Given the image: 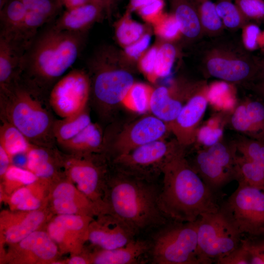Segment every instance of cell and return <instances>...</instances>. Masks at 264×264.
<instances>
[{
  "instance_id": "52",
  "label": "cell",
  "mask_w": 264,
  "mask_h": 264,
  "mask_svg": "<svg viewBox=\"0 0 264 264\" xmlns=\"http://www.w3.org/2000/svg\"><path fill=\"white\" fill-rule=\"evenodd\" d=\"M66 9H71L90 2V0H60Z\"/></svg>"
},
{
  "instance_id": "17",
  "label": "cell",
  "mask_w": 264,
  "mask_h": 264,
  "mask_svg": "<svg viewBox=\"0 0 264 264\" xmlns=\"http://www.w3.org/2000/svg\"><path fill=\"white\" fill-rule=\"evenodd\" d=\"M232 127L244 135L264 142V101L247 98L237 104L229 119Z\"/></svg>"
},
{
  "instance_id": "10",
  "label": "cell",
  "mask_w": 264,
  "mask_h": 264,
  "mask_svg": "<svg viewBox=\"0 0 264 264\" xmlns=\"http://www.w3.org/2000/svg\"><path fill=\"white\" fill-rule=\"evenodd\" d=\"M180 146L175 138L159 139L115 157L113 163L118 171L154 181Z\"/></svg>"
},
{
  "instance_id": "28",
  "label": "cell",
  "mask_w": 264,
  "mask_h": 264,
  "mask_svg": "<svg viewBox=\"0 0 264 264\" xmlns=\"http://www.w3.org/2000/svg\"><path fill=\"white\" fill-rule=\"evenodd\" d=\"M236 180L264 192V163L249 160L242 156L236 158Z\"/></svg>"
},
{
  "instance_id": "37",
  "label": "cell",
  "mask_w": 264,
  "mask_h": 264,
  "mask_svg": "<svg viewBox=\"0 0 264 264\" xmlns=\"http://www.w3.org/2000/svg\"><path fill=\"white\" fill-rule=\"evenodd\" d=\"M176 55V48L170 43L163 44L158 47L155 66V75L157 80L170 74Z\"/></svg>"
},
{
  "instance_id": "33",
  "label": "cell",
  "mask_w": 264,
  "mask_h": 264,
  "mask_svg": "<svg viewBox=\"0 0 264 264\" xmlns=\"http://www.w3.org/2000/svg\"><path fill=\"white\" fill-rule=\"evenodd\" d=\"M75 189L68 182L58 184L53 193V206L59 215L74 214L78 210L74 201Z\"/></svg>"
},
{
  "instance_id": "38",
  "label": "cell",
  "mask_w": 264,
  "mask_h": 264,
  "mask_svg": "<svg viewBox=\"0 0 264 264\" xmlns=\"http://www.w3.org/2000/svg\"><path fill=\"white\" fill-rule=\"evenodd\" d=\"M153 24L155 33L167 41H173L182 34L179 24L173 14H163Z\"/></svg>"
},
{
  "instance_id": "2",
  "label": "cell",
  "mask_w": 264,
  "mask_h": 264,
  "mask_svg": "<svg viewBox=\"0 0 264 264\" xmlns=\"http://www.w3.org/2000/svg\"><path fill=\"white\" fill-rule=\"evenodd\" d=\"M84 33L52 27L37 35L23 55L20 78L44 95L76 61Z\"/></svg>"
},
{
  "instance_id": "25",
  "label": "cell",
  "mask_w": 264,
  "mask_h": 264,
  "mask_svg": "<svg viewBox=\"0 0 264 264\" xmlns=\"http://www.w3.org/2000/svg\"><path fill=\"white\" fill-rule=\"evenodd\" d=\"M0 126V146L12 159L14 156L26 153L32 143L15 126L2 121Z\"/></svg>"
},
{
  "instance_id": "30",
  "label": "cell",
  "mask_w": 264,
  "mask_h": 264,
  "mask_svg": "<svg viewBox=\"0 0 264 264\" xmlns=\"http://www.w3.org/2000/svg\"><path fill=\"white\" fill-rule=\"evenodd\" d=\"M44 214L40 211H32L17 223L9 227L4 233L6 241L10 243L20 242L36 231L43 222Z\"/></svg>"
},
{
  "instance_id": "35",
  "label": "cell",
  "mask_w": 264,
  "mask_h": 264,
  "mask_svg": "<svg viewBox=\"0 0 264 264\" xmlns=\"http://www.w3.org/2000/svg\"><path fill=\"white\" fill-rule=\"evenodd\" d=\"M144 27L133 21L127 14L116 27V38L120 43L127 46L139 39L143 35Z\"/></svg>"
},
{
  "instance_id": "4",
  "label": "cell",
  "mask_w": 264,
  "mask_h": 264,
  "mask_svg": "<svg viewBox=\"0 0 264 264\" xmlns=\"http://www.w3.org/2000/svg\"><path fill=\"white\" fill-rule=\"evenodd\" d=\"M43 96L18 78L0 90V118L17 128L32 144L51 148L56 143L55 120L43 104Z\"/></svg>"
},
{
  "instance_id": "19",
  "label": "cell",
  "mask_w": 264,
  "mask_h": 264,
  "mask_svg": "<svg viewBox=\"0 0 264 264\" xmlns=\"http://www.w3.org/2000/svg\"><path fill=\"white\" fill-rule=\"evenodd\" d=\"M26 49L11 35L0 34V90L20 77L21 65Z\"/></svg>"
},
{
  "instance_id": "43",
  "label": "cell",
  "mask_w": 264,
  "mask_h": 264,
  "mask_svg": "<svg viewBox=\"0 0 264 264\" xmlns=\"http://www.w3.org/2000/svg\"><path fill=\"white\" fill-rule=\"evenodd\" d=\"M2 176L8 181L17 182L24 185L33 184L38 178L33 173L26 168L14 164L10 165Z\"/></svg>"
},
{
  "instance_id": "49",
  "label": "cell",
  "mask_w": 264,
  "mask_h": 264,
  "mask_svg": "<svg viewBox=\"0 0 264 264\" xmlns=\"http://www.w3.org/2000/svg\"><path fill=\"white\" fill-rule=\"evenodd\" d=\"M151 37L149 34H144L139 39L132 44L126 46L127 55L134 59L139 58L148 47Z\"/></svg>"
},
{
  "instance_id": "40",
  "label": "cell",
  "mask_w": 264,
  "mask_h": 264,
  "mask_svg": "<svg viewBox=\"0 0 264 264\" xmlns=\"http://www.w3.org/2000/svg\"><path fill=\"white\" fill-rule=\"evenodd\" d=\"M235 3L248 21L264 20L263 0H236Z\"/></svg>"
},
{
  "instance_id": "56",
  "label": "cell",
  "mask_w": 264,
  "mask_h": 264,
  "mask_svg": "<svg viewBox=\"0 0 264 264\" xmlns=\"http://www.w3.org/2000/svg\"><path fill=\"white\" fill-rule=\"evenodd\" d=\"M144 1V0H130V9L137 11L142 6Z\"/></svg>"
},
{
  "instance_id": "5",
  "label": "cell",
  "mask_w": 264,
  "mask_h": 264,
  "mask_svg": "<svg viewBox=\"0 0 264 264\" xmlns=\"http://www.w3.org/2000/svg\"><path fill=\"white\" fill-rule=\"evenodd\" d=\"M259 62L241 42L222 35L202 46L200 64L208 76L232 84H248L256 78Z\"/></svg>"
},
{
  "instance_id": "12",
  "label": "cell",
  "mask_w": 264,
  "mask_h": 264,
  "mask_svg": "<svg viewBox=\"0 0 264 264\" xmlns=\"http://www.w3.org/2000/svg\"><path fill=\"white\" fill-rule=\"evenodd\" d=\"M91 95L89 75L80 69L70 70L53 86L48 93V103L61 118L78 114L88 107Z\"/></svg>"
},
{
  "instance_id": "8",
  "label": "cell",
  "mask_w": 264,
  "mask_h": 264,
  "mask_svg": "<svg viewBox=\"0 0 264 264\" xmlns=\"http://www.w3.org/2000/svg\"><path fill=\"white\" fill-rule=\"evenodd\" d=\"M236 190L222 203L224 211L239 233L249 238H264V192L239 182Z\"/></svg>"
},
{
  "instance_id": "7",
  "label": "cell",
  "mask_w": 264,
  "mask_h": 264,
  "mask_svg": "<svg viewBox=\"0 0 264 264\" xmlns=\"http://www.w3.org/2000/svg\"><path fill=\"white\" fill-rule=\"evenodd\" d=\"M198 220L173 221L151 242L150 261L154 264H206L198 246Z\"/></svg>"
},
{
  "instance_id": "48",
  "label": "cell",
  "mask_w": 264,
  "mask_h": 264,
  "mask_svg": "<svg viewBox=\"0 0 264 264\" xmlns=\"http://www.w3.org/2000/svg\"><path fill=\"white\" fill-rule=\"evenodd\" d=\"M241 42L248 51L256 49L259 44L261 34L257 26L246 23L242 28Z\"/></svg>"
},
{
  "instance_id": "13",
  "label": "cell",
  "mask_w": 264,
  "mask_h": 264,
  "mask_svg": "<svg viewBox=\"0 0 264 264\" xmlns=\"http://www.w3.org/2000/svg\"><path fill=\"white\" fill-rule=\"evenodd\" d=\"M170 132L166 123L150 113L125 125L112 137L104 134V150L114 158L149 143L165 138Z\"/></svg>"
},
{
  "instance_id": "6",
  "label": "cell",
  "mask_w": 264,
  "mask_h": 264,
  "mask_svg": "<svg viewBox=\"0 0 264 264\" xmlns=\"http://www.w3.org/2000/svg\"><path fill=\"white\" fill-rule=\"evenodd\" d=\"M91 68V94L103 117H107L120 106L142 113L133 91L136 82L133 77L128 71L113 66L110 62L109 52H101L94 59Z\"/></svg>"
},
{
  "instance_id": "42",
  "label": "cell",
  "mask_w": 264,
  "mask_h": 264,
  "mask_svg": "<svg viewBox=\"0 0 264 264\" xmlns=\"http://www.w3.org/2000/svg\"><path fill=\"white\" fill-rule=\"evenodd\" d=\"M27 11H32L50 18L56 14L61 2L53 0H21Z\"/></svg>"
},
{
  "instance_id": "3",
  "label": "cell",
  "mask_w": 264,
  "mask_h": 264,
  "mask_svg": "<svg viewBox=\"0 0 264 264\" xmlns=\"http://www.w3.org/2000/svg\"><path fill=\"white\" fill-rule=\"evenodd\" d=\"M109 184L108 213L123 221L136 235L166 224L167 218L158 203L160 190L154 181L117 171Z\"/></svg>"
},
{
  "instance_id": "44",
  "label": "cell",
  "mask_w": 264,
  "mask_h": 264,
  "mask_svg": "<svg viewBox=\"0 0 264 264\" xmlns=\"http://www.w3.org/2000/svg\"><path fill=\"white\" fill-rule=\"evenodd\" d=\"M223 129L213 128L207 125L199 127L196 141L208 148L220 141L222 138Z\"/></svg>"
},
{
  "instance_id": "22",
  "label": "cell",
  "mask_w": 264,
  "mask_h": 264,
  "mask_svg": "<svg viewBox=\"0 0 264 264\" xmlns=\"http://www.w3.org/2000/svg\"><path fill=\"white\" fill-rule=\"evenodd\" d=\"M103 7L90 1L76 7L66 9L53 26L61 30L84 33L99 18Z\"/></svg>"
},
{
  "instance_id": "53",
  "label": "cell",
  "mask_w": 264,
  "mask_h": 264,
  "mask_svg": "<svg viewBox=\"0 0 264 264\" xmlns=\"http://www.w3.org/2000/svg\"><path fill=\"white\" fill-rule=\"evenodd\" d=\"M256 80H259V82L264 83V58L259 60L258 71L255 81Z\"/></svg>"
},
{
  "instance_id": "21",
  "label": "cell",
  "mask_w": 264,
  "mask_h": 264,
  "mask_svg": "<svg viewBox=\"0 0 264 264\" xmlns=\"http://www.w3.org/2000/svg\"><path fill=\"white\" fill-rule=\"evenodd\" d=\"M191 165L204 182L216 193L235 179L234 175L218 163L205 149L198 151Z\"/></svg>"
},
{
  "instance_id": "26",
  "label": "cell",
  "mask_w": 264,
  "mask_h": 264,
  "mask_svg": "<svg viewBox=\"0 0 264 264\" xmlns=\"http://www.w3.org/2000/svg\"><path fill=\"white\" fill-rule=\"evenodd\" d=\"M53 241L48 234L35 231L20 242V246L40 259L47 261L57 254V248Z\"/></svg>"
},
{
  "instance_id": "20",
  "label": "cell",
  "mask_w": 264,
  "mask_h": 264,
  "mask_svg": "<svg viewBox=\"0 0 264 264\" xmlns=\"http://www.w3.org/2000/svg\"><path fill=\"white\" fill-rule=\"evenodd\" d=\"M151 242L135 240L125 245L96 253L91 262L95 264H141L150 261Z\"/></svg>"
},
{
  "instance_id": "55",
  "label": "cell",
  "mask_w": 264,
  "mask_h": 264,
  "mask_svg": "<svg viewBox=\"0 0 264 264\" xmlns=\"http://www.w3.org/2000/svg\"><path fill=\"white\" fill-rule=\"evenodd\" d=\"M90 262V261L87 260L85 258L79 257L75 256L71 258L69 262V264H86Z\"/></svg>"
},
{
  "instance_id": "14",
  "label": "cell",
  "mask_w": 264,
  "mask_h": 264,
  "mask_svg": "<svg viewBox=\"0 0 264 264\" xmlns=\"http://www.w3.org/2000/svg\"><path fill=\"white\" fill-rule=\"evenodd\" d=\"M198 83L175 81L170 87L154 88L148 85L145 97L147 112L167 125L174 121L187 101Z\"/></svg>"
},
{
  "instance_id": "51",
  "label": "cell",
  "mask_w": 264,
  "mask_h": 264,
  "mask_svg": "<svg viewBox=\"0 0 264 264\" xmlns=\"http://www.w3.org/2000/svg\"><path fill=\"white\" fill-rule=\"evenodd\" d=\"M11 161V159L6 153L5 150L0 146V175L3 176L5 173L8 167L10 166V164Z\"/></svg>"
},
{
  "instance_id": "59",
  "label": "cell",
  "mask_w": 264,
  "mask_h": 264,
  "mask_svg": "<svg viewBox=\"0 0 264 264\" xmlns=\"http://www.w3.org/2000/svg\"><path fill=\"white\" fill-rule=\"evenodd\" d=\"M263 44L264 46V32L263 34H261L259 44Z\"/></svg>"
},
{
  "instance_id": "47",
  "label": "cell",
  "mask_w": 264,
  "mask_h": 264,
  "mask_svg": "<svg viewBox=\"0 0 264 264\" xmlns=\"http://www.w3.org/2000/svg\"><path fill=\"white\" fill-rule=\"evenodd\" d=\"M218 264H250L249 253L241 242L240 245L226 255L215 261Z\"/></svg>"
},
{
  "instance_id": "34",
  "label": "cell",
  "mask_w": 264,
  "mask_h": 264,
  "mask_svg": "<svg viewBox=\"0 0 264 264\" xmlns=\"http://www.w3.org/2000/svg\"><path fill=\"white\" fill-rule=\"evenodd\" d=\"M205 150L218 163L232 173L236 179L237 148L235 143L229 145L220 140Z\"/></svg>"
},
{
  "instance_id": "54",
  "label": "cell",
  "mask_w": 264,
  "mask_h": 264,
  "mask_svg": "<svg viewBox=\"0 0 264 264\" xmlns=\"http://www.w3.org/2000/svg\"><path fill=\"white\" fill-rule=\"evenodd\" d=\"M251 88L257 93L264 101V83L258 82L251 84Z\"/></svg>"
},
{
  "instance_id": "46",
  "label": "cell",
  "mask_w": 264,
  "mask_h": 264,
  "mask_svg": "<svg viewBox=\"0 0 264 264\" xmlns=\"http://www.w3.org/2000/svg\"><path fill=\"white\" fill-rule=\"evenodd\" d=\"M164 6V0H152L137 11L144 20L154 24L163 14Z\"/></svg>"
},
{
  "instance_id": "58",
  "label": "cell",
  "mask_w": 264,
  "mask_h": 264,
  "mask_svg": "<svg viewBox=\"0 0 264 264\" xmlns=\"http://www.w3.org/2000/svg\"><path fill=\"white\" fill-rule=\"evenodd\" d=\"M107 0H90V1L103 6Z\"/></svg>"
},
{
  "instance_id": "57",
  "label": "cell",
  "mask_w": 264,
  "mask_h": 264,
  "mask_svg": "<svg viewBox=\"0 0 264 264\" xmlns=\"http://www.w3.org/2000/svg\"><path fill=\"white\" fill-rule=\"evenodd\" d=\"M255 239L259 247L260 253L261 254V256L263 259L264 262V238H263V239H259V240H257V239Z\"/></svg>"
},
{
  "instance_id": "9",
  "label": "cell",
  "mask_w": 264,
  "mask_h": 264,
  "mask_svg": "<svg viewBox=\"0 0 264 264\" xmlns=\"http://www.w3.org/2000/svg\"><path fill=\"white\" fill-rule=\"evenodd\" d=\"M198 252L206 264L215 262L238 247L242 235L220 208L198 219Z\"/></svg>"
},
{
  "instance_id": "18",
  "label": "cell",
  "mask_w": 264,
  "mask_h": 264,
  "mask_svg": "<svg viewBox=\"0 0 264 264\" xmlns=\"http://www.w3.org/2000/svg\"><path fill=\"white\" fill-rule=\"evenodd\" d=\"M93 154H86V158L83 159H71L66 164L70 177L77 184L79 189L95 201L100 207L98 202L101 195L102 177L104 172L92 159Z\"/></svg>"
},
{
  "instance_id": "24",
  "label": "cell",
  "mask_w": 264,
  "mask_h": 264,
  "mask_svg": "<svg viewBox=\"0 0 264 264\" xmlns=\"http://www.w3.org/2000/svg\"><path fill=\"white\" fill-rule=\"evenodd\" d=\"M203 36L214 38L223 34L225 27L219 16L215 3L211 0H193Z\"/></svg>"
},
{
  "instance_id": "29",
  "label": "cell",
  "mask_w": 264,
  "mask_h": 264,
  "mask_svg": "<svg viewBox=\"0 0 264 264\" xmlns=\"http://www.w3.org/2000/svg\"><path fill=\"white\" fill-rule=\"evenodd\" d=\"M27 10L21 0H8L0 8V33H14L23 22Z\"/></svg>"
},
{
  "instance_id": "27",
  "label": "cell",
  "mask_w": 264,
  "mask_h": 264,
  "mask_svg": "<svg viewBox=\"0 0 264 264\" xmlns=\"http://www.w3.org/2000/svg\"><path fill=\"white\" fill-rule=\"evenodd\" d=\"M47 148H49L32 144L26 153V168L38 178H48L55 173V168Z\"/></svg>"
},
{
  "instance_id": "45",
  "label": "cell",
  "mask_w": 264,
  "mask_h": 264,
  "mask_svg": "<svg viewBox=\"0 0 264 264\" xmlns=\"http://www.w3.org/2000/svg\"><path fill=\"white\" fill-rule=\"evenodd\" d=\"M158 47L154 46L144 54L139 62V68L147 79L152 83L157 81L155 66Z\"/></svg>"
},
{
  "instance_id": "16",
  "label": "cell",
  "mask_w": 264,
  "mask_h": 264,
  "mask_svg": "<svg viewBox=\"0 0 264 264\" xmlns=\"http://www.w3.org/2000/svg\"><path fill=\"white\" fill-rule=\"evenodd\" d=\"M135 233L116 216L107 213L89 224L88 239L103 250L123 246L133 240Z\"/></svg>"
},
{
  "instance_id": "23",
  "label": "cell",
  "mask_w": 264,
  "mask_h": 264,
  "mask_svg": "<svg viewBox=\"0 0 264 264\" xmlns=\"http://www.w3.org/2000/svg\"><path fill=\"white\" fill-rule=\"evenodd\" d=\"M173 14L178 22L181 34L196 40L203 36L196 5L193 0H171Z\"/></svg>"
},
{
  "instance_id": "39",
  "label": "cell",
  "mask_w": 264,
  "mask_h": 264,
  "mask_svg": "<svg viewBox=\"0 0 264 264\" xmlns=\"http://www.w3.org/2000/svg\"><path fill=\"white\" fill-rule=\"evenodd\" d=\"M12 204L22 211H32L37 210L41 202L26 187L19 189L14 193L10 198Z\"/></svg>"
},
{
  "instance_id": "15",
  "label": "cell",
  "mask_w": 264,
  "mask_h": 264,
  "mask_svg": "<svg viewBox=\"0 0 264 264\" xmlns=\"http://www.w3.org/2000/svg\"><path fill=\"white\" fill-rule=\"evenodd\" d=\"M208 89L205 82H198L177 116L167 124L169 132L185 148L196 141L199 125L208 104Z\"/></svg>"
},
{
  "instance_id": "11",
  "label": "cell",
  "mask_w": 264,
  "mask_h": 264,
  "mask_svg": "<svg viewBox=\"0 0 264 264\" xmlns=\"http://www.w3.org/2000/svg\"><path fill=\"white\" fill-rule=\"evenodd\" d=\"M56 144L73 154L99 153L104 150V133L91 119L88 108L70 117L55 121Z\"/></svg>"
},
{
  "instance_id": "1",
  "label": "cell",
  "mask_w": 264,
  "mask_h": 264,
  "mask_svg": "<svg viewBox=\"0 0 264 264\" xmlns=\"http://www.w3.org/2000/svg\"><path fill=\"white\" fill-rule=\"evenodd\" d=\"M185 149L181 146L162 170L158 203L167 219L195 222L202 214L217 212L221 203L217 193L204 182L186 159Z\"/></svg>"
},
{
  "instance_id": "41",
  "label": "cell",
  "mask_w": 264,
  "mask_h": 264,
  "mask_svg": "<svg viewBox=\"0 0 264 264\" xmlns=\"http://www.w3.org/2000/svg\"><path fill=\"white\" fill-rule=\"evenodd\" d=\"M90 218L73 214L60 215L54 219L66 231L88 229Z\"/></svg>"
},
{
  "instance_id": "32",
  "label": "cell",
  "mask_w": 264,
  "mask_h": 264,
  "mask_svg": "<svg viewBox=\"0 0 264 264\" xmlns=\"http://www.w3.org/2000/svg\"><path fill=\"white\" fill-rule=\"evenodd\" d=\"M215 5L225 28L235 31L248 23V21L238 6L230 0H218Z\"/></svg>"
},
{
  "instance_id": "31",
  "label": "cell",
  "mask_w": 264,
  "mask_h": 264,
  "mask_svg": "<svg viewBox=\"0 0 264 264\" xmlns=\"http://www.w3.org/2000/svg\"><path fill=\"white\" fill-rule=\"evenodd\" d=\"M226 82L214 84L208 87V104L215 110L222 112H232L237 105L234 93L230 90Z\"/></svg>"
},
{
  "instance_id": "36",
  "label": "cell",
  "mask_w": 264,
  "mask_h": 264,
  "mask_svg": "<svg viewBox=\"0 0 264 264\" xmlns=\"http://www.w3.org/2000/svg\"><path fill=\"white\" fill-rule=\"evenodd\" d=\"M237 151L245 158L259 163H264V142L245 135L234 142Z\"/></svg>"
},
{
  "instance_id": "50",
  "label": "cell",
  "mask_w": 264,
  "mask_h": 264,
  "mask_svg": "<svg viewBox=\"0 0 264 264\" xmlns=\"http://www.w3.org/2000/svg\"><path fill=\"white\" fill-rule=\"evenodd\" d=\"M66 231L57 221L53 220L48 226V234L54 241L61 243L65 239Z\"/></svg>"
}]
</instances>
